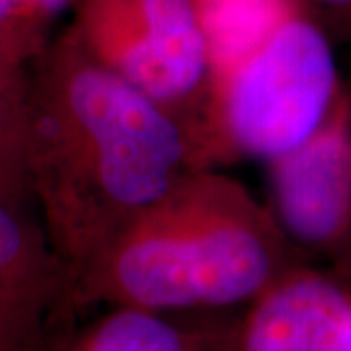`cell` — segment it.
I'll return each instance as SVG.
<instances>
[{
  "mask_svg": "<svg viewBox=\"0 0 351 351\" xmlns=\"http://www.w3.org/2000/svg\"><path fill=\"white\" fill-rule=\"evenodd\" d=\"M24 156L29 193L69 293L189 170L180 121L94 61L71 27L51 39L27 75Z\"/></svg>",
  "mask_w": 351,
  "mask_h": 351,
  "instance_id": "6da1fadb",
  "label": "cell"
},
{
  "mask_svg": "<svg viewBox=\"0 0 351 351\" xmlns=\"http://www.w3.org/2000/svg\"><path fill=\"white\" fill-rule=\"evenodd\" d=\"M306 258L271 209L215 168L186 170L71 287L80 304L147 313L250 304Z\"/></svg>",
  "mask_w": 351,
  "mask_h": 351,
  "instance_id": "7a4b0ae2",
  "label": "cell"
},
{
  "mask_svg": "<svg viewBox=\"0 0 351 351\" xmlns=\"http://www.w3.org/2000/svg\"><path fill=\"white\" fill-rule=\"evenodd\" d=\"M343 80L334 41L306 8L228 75L205 88L186 133L189 170L293 151L326 119Z\"/></svg>",
  "mask_w": 351,
  "mask_h": 351,
  "instance_id": "3957f363",
  "label": "cell"
},
{
  "mask_svg": "<svg viewBox=\"0 0 351 351\" xmlns=\"http://www.w3.org/2000/svg\"><path fill=\"white\" fill-rule=\"evenodd\" d=\"M88 55L170 112L184 133L207 88V57L189 0H75Z\"/></svg>",
  "mask_w": 351,
  "mask_h": 351,
  "instance_id": "277c9868",
  "label": "cell"
},
{
  "mask_svg": "<svg viewBox=\"0 0 351 351\" xmlns=\"http://www.w3.org/2000/svg\"><path fill=\"white\" fill-rule=\"evenodd\" d=\"M267 205L304 254L351 263V90L346 84L326 119L299 147L267 162Z\"/></svg>",
  "mask_w": 351,
  "mask_h": 351,
  "instance_id": "5b68a950",
  "label": "cell"
},
{
  "mask_svg": "<svg viewBox=\"0 0 351 351\" xmlns=\"http://www.w3.org/2000/svg\"><path fill=\"white\" fill-rule=\"evenodd\" d=\"M351 293L308 263L248 304L221 351H350Z\"/></svg>",
  "mask_w": 351,
  "mask_h": 351,
  "instance_id": "8992f818",
  "label": "cell"
},
{
  "mask_svg": "<svg viewBox=\"0 0 351 351\" xmlns=\"http://www.w3.org/2000/svg\"><path fill=\"white\" fill-rule=\"evenodd\" d=\"M207 57V84L234 71L265 43L302 0H189Z\"/></svg>",
  "mask_w": 351,
  "mask_h": 351,
  "instance_id": "52a82bcc",
  "label": "cell"
},
{
  "mask_svg": "<svg viewBox=\"0 0 351 351\" xmlns=\"http://www.w3.org/2000/svg\"><path fill=\"white\" fill-rule=\"evenodd\" d=\"M71 299L63 267L41 225L0 203V308Z\"/></svg>",
  "mask_w": 351,
  "mask_h": 351,
  "instance_id": "ba28073f",
  "label": "cell"
},
{
  "mask_svg": "<svg viewBox=\"0 0 351 351\" xmlns=\"http://www.w3.org/2000/svg\"><path fill=\"white\" fill-rule=\"evenodd\" d=\"M223 346L211 348L207 334L168 314L112 308L61 351H221Z\"/></svg>",
  "mask_w": 351,
  "mask_h": 351,
  "instance_id": "9c48e42d",
  "label": "cell"
},
{
  "mask_svg": "<svg viewBox=\"0 0 351 351\" xmlns=\"http://www.w3.org/2000/svg\"><path fill=\"white\" fill-rule=\"evenodd\" d=\"M63 10L61 0H0V82L24 86Z\"/></svg>",
  "mask_w": 351,
  "mask_h": 351,
  "instance_id": "30bf717a",
  "label": "cell"
},
{
  "mask_svg": "<svg viewBox=\"0 0 351 351\" xmlns=\"http://www.w3.org/2000/svg\"><path fill=\"white\" fill-rule=\"evenodd\" d=\"M25 84L0 82V203L18 209L32 197L24 156Z\"/></svg>",
  "mask_w": 351,
  "mask_h": 351,
  "instance_id": "8fae6325",
  "label": "cell"
},
{
  "mask_svg": "<svg viewBox=\"0 0 351 351\" xmlns=\"http://www.w3.org/2000/svg\"><path fill=\"white\" fill-rule=\"evenodd\" d=\"M61 299L0 308V351H51L55 306Z\"/></svg>",
  "mask_w": 351,
  "mask_h": 351,
  "instance_id": "7c38bea8",
  "label": "cell"
},
{
  "mask_svg": "<svg viewBox=\"0 0 351 351\" xmlns=\"http://www.w3.org/2000/svg\"><path fill=\"white\" fill-rule=\"evenodd\" d=\"M330 39H351V0H302Z\"/></svg>",
  "mask_w": 351,
  "mask_h": 351,
  "instance_id": "4fadbf2b",
  "label": "cell"
},
{
  "mask_svg": "<svg viewBox=\"0 0 351 351\" xmlns=\"http://www.w3.org/2000/svg\"><path fill=\"white\" fill-rule=\"evenodd\" d=\"M61 2H63L66 8H73V4H75V0H61Z\"/></svg>",
  "mask_w": 351,
  "mask_h": 351,
  "instance_id": "5bb4252c",
  "label": "cell"
},
{
  "mask_svg": "<svg viewBox=\"0 0 351 351\" xmlns=\"http://www.w3.org/2000/svg\"><path fill=\"white\" fill-rule=\"evenodd\" d=\"M350 351H351V348H350Z\"/></svg>",
  "mask_w": 351,
  "mask_h": 351,
  "instance_id": "9a60e30c",
  "label": "cell"
}]
</instances>
